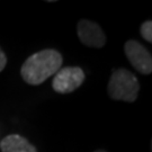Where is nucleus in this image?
I'll return each mask as SVG.
<instances>
[{
    "label": "nucleus",
    "instance_id": "1",
    "mask_svg": "<svg viewBox=\"0 0 152 152\" xmlns=\"http://www.w3.org/2000/svg\"><path fill=\"white\" fill-rule=\"evenodd\" d=\"M63 59L55 50H43L31 55L20 69L23 79L28 85L37 86L61 69Z\"/></svg>",
    "mask_w": 152,
    "mask_h": 152
},
{
    "label": "nucleus",
    "instance_id": "2",
    "mask_svg": "<svg viewBox=\"0 0 152 152\" xmlns=\"http://www.w3.org/2000/svg\"><path fill=\"white\" fill-rule=\"evenodd\" d=\"M139 90L140 83L132 72L122 68L113 72L108 82V94L112 99L132 103L137 97Z\"/></svg>",
    "mask_w": 152,
    "mask_h": 152
},
{
    "label": "nucleus",
    "instance_id": "3",
    "mask_svg": "<svg viewBox=\"0 0 152 152\" xmlns=\"http://www.w3.org/2000/svg\"><path fill=\"white\" fill-rule=\"evenodd\" d=\"M85 81V72L79 66L61 68L55 73L52 87L59 94H69L76 90Z\"/></svg>",
    "mask_w": 152,
    "mask_h": 152
},
{
    "label": "nucleus",
    "instance_id": "4",
    "mask_svg": "<svg viewBox=\"0 0 152 152\" xmlns=\"http://www.w3.org/2000/svg\"><path fill=\"white\" fill-rule=\"evenodd\" d=\"M125 54L131 64L143 75L152 72V58L150 52L137 41L130 39L125 43Z\"/></svg>",
    "mask_w": 152,
    "mask_h": 152
},
{
    "label": "nucleus",
    "instance_id": "5",
    "mask_svg": "<svg viewBox=\"0 0 152 152\" xmlns=\"http://www.w3.org/2000/svg\"><path fill=\"white\" fill-rule=\"evenodd\" d=\"M78 36L82 44L90 48H103L106 43V36L103 29L96 23L82 19L78 23Z\"/></svg>",
    "mask_w": 152,
    "mask_h": 152
},
{
    "label": "nucleus",
    "instance_id": "6",
    "mask_svg": "<svg viewBox=\"0 0 152 152\" xmlns=\"http://www.w3.org/2000/svg\"><path fill=\"white\" fill-rule=\"evenodd\" d=\"M1 152H37L36 148L18 134H10L0 142Z\"/></svg>",
    "mask_w": 152,
    "mask_h": 152
},
{
    "label": "nucleus",
    "instance_id": "7",
    "mask_svg": "<svg viewBox=\"0 0 152 152\" xmlns=\"http://www.w3.org/2000/svg\"><path fill=\"white\" fill-rule=\"evenodd\" d=\"M142 37L144 38L145 41H148L149 43L152 42V22L151 20H147L141 25L140 28Z\"/></svg>",
    "mask_w": 152,
    "mask_h": 152
},
{
    "label": "nucleus",
    "instance_id": "8",
    "mask_svg": "<svg viewBox=\"0 0 152 152\" xmlns=\"http://www.w3.org/2000/svg\"><path fill=\"white\" fill-rule=\"evenodd\" d=\"M6 63H7V58H6V54L4 53V51L0 49V72L5 69Z\"/></svg>",
    "mask_w": 152,
    "mask_h": 152
},
{
    "label": "nucleus",
    "instance_id": "9",
    "mask_svg": "<svg viewBox=\"0 0 152 152\" xmlns=\"http://www.w3.org/2000/svg\"><path fill=\"white\" fill-rule=\"evenodd\" d=\"M94 152H106V151L103 150V149H100V150H96V151H94Z\"/></svg>",
    "mask_w": 152,
    "mask_h": 152
}]
</instances>
